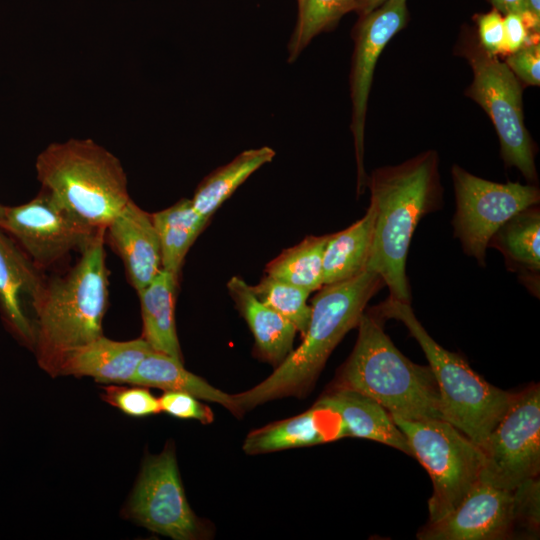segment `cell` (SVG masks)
<instances>
[{"instance_id":"obj_1","label":"cell","mask_w":540,"mask_h":540,"mask_svg":"<svg viewBox=\"0 0 540 540\" xmlns=\"http://www.w3.org/2000/svg\"><path fill=\"white\" fill-rule=\"evenodd\" d=\"M367 186L375 219L366 268L380 275L390 298L410 303L406 274L410 242L419 221L441 207L438 154L428 150L399 165L380 167L368 177Z\"/></svg>"},{"instance_id":"obj_2","label":"cell","mask_w":540,"mask_h":540,"mask_svg":"<svg viewBox=\"0 0 540 540\" xmlns=\"http://www.w3.org/2000/svg\"><path fill=\"white\" fill-rule=\"evenodd\" d=\"M105 229L65 274L46 278L34 304V345L39 366L56 377L64 359L76 348L103 335L109 277Z\"/></svg>"},{"instance_id":"obj_3","label":"cell","mask_w":540,"mask_h":540,"mask_svg":"<svg viewBox=\"0 0 540 540\" xmlns=\"http://www.w3.org/2000/svg\"><path fill=\"white\" fill-rule=\"evenodd\" d=\"M378 273L366 268L345 281L323 285L313 297L311 317L301 344L265 380L233 395L240 411L310 389L329 355L365 311L368 301L384 286Z\"/></svg>"},{"instance_id":"obj_4","label":"cell","mask_w":540,"mask_h":540,"mask_svg":"<svg viewBox=\"0 0 540 540\" xmlns=\"http://www.w3.org/2000/svg\"><path fill=\"white\" fill-rule=\"evenodd\" d=\"M384 319L364 311L358 337L335 388L364 394L392 416L410 420L444 419L439 389L429 366L415 364L393 344Z\"/></svg>"},{"instance_id":"obj_5","label":"cell","mask_w":540,"mask_h":540,"mask_svg":"<svg viewBox=\"0 0 540 540\" xmlns=\"http://www.w3.org/2000/svg\"><path fill=\"white\" fill-rule=\"evenodd\" d=\"M35 169L42 189L97 229H105L131 199L120 160L92 139L49 144Z\"/></svg>"},{"instance_id":"obj_6","label":"cell","mask_w":540,"mask_h":540,"mask_svg":"<svg viewBox=\"0 0 540 540\" xmlns=\"http://www.w3.org/2000/svg\"><path fill=\"white\" fill-rule=\"evenodd\" d=\"M371 309L384 320L396 319L406 326L429 362L439 389L444 420L482 448L514 393L488 383L464 358L440 346L416 318L410 303L388 297Z\"/></svg>"},{"instance_id":"obj_7","label":"cell","mask_w":540,"mask_h":540,"mask_svg":"<svg viewBox=\"0 0 540 540\" xmlns=\"http://www.w3.org/2000/svg\"><path fill=\"white\" fill-rule=\"evenodd\" d=\"M392 416V415H391ZM414 456L430 475L429 522L450 513L480 480L484 453L480 446L444 419L410 420L392 416Z\"/></svg>"},{"instance_id":"obj_8","label":"cell","mask_w":540,"mask_h":540,"mask_svg":"<svg viewBox=\"0 0 540 540\" xmlns=\"http://www.w3.org/2000/svg\"><path fill=\"white\" fill-rule=\"evenodd\" d=\"M473 80L465 95L490 117L498 134L501 156L527 181H537L535 145L524 125L522 88L505 62L481 47L468 54Z\"/></svg>"},{"instance_id":"obj_9","label":"cell","mask_w":540,"mask_h":540,"mask_svg":"<svg viewBox=\"0 0 540 540\" xmlns=\"http://www.w3.org/2000/svg\"><path fill=\"white\" fill-rule=\"evenodd\" d=\"M451 174L456 202L454 235L465 254L484 266L493 235L511 217L539 204V188L518 182L489 181L457 164L453 165Z\"/></svg>"},{"instance_id":"obj_10","label":"cell","mask_w":540,"mask_h":540,"mask_svg":"<svg viewBox=\"0 0 540 540\" xmlns=\"http://www.w3.org/2000/svg\"><path fill=\"white\" fill-rule=\"evenodd\" d=\"M0 227L43 271L74 251H84L103 229H97L42 189L29 202L5 206Z\"/></svg>"},{"instance_id":"obj_11","label":"cell","mask_w":540,"mask_h":540,"mask_svg":"<svg viewBox=\"0 0 540 540\" xmlns=\"http://www.w3.org/2000/svg\"><path fill=\"white\" fill-rule=\"evenodd\" d=\"M481 479L507 490L540 471V389L531 385L514 396L481 448Z\"/></svg>"},{"instance_id":"obj_12","label":"cell","mask_w":540,"mask_h":540,"mask_svg":"<svg viewBox=\"0 0 540 540\" xmlns=\"http://www.w3.org/2000/svg\"><path fill=\"white\" fill-rule=\"evenodd\" d=\"M124 514L172 539L193 540L205 536V527L186 499L172 447L145 459Z\"/></svg>"},{"instance_id":"obj_13","label":"cell","mask_w":540,"mask_h":540,"mask_svg":"<svg viewBox=\"0 0 540 540\" xmlns=\"http://www.w3.org/2000/svg\"><path fill=\"white\" fill-rule=\"evenodd\" d=\"M407 0H387L370 13L359 17L354 27V52L350 73L352 115L350 129L357 165V195L363 193L368 176L364 169V134L368 99L378 58L407 24Z\"/></svg>"},{"instance_id":"obj_14","label":"cell","mask_w":540,"mask_h":540,"mask_svg":"<svg viewBox=\"0 0 540 540\" xmlns=\"http://www.w3.org/2000/svg\"><path fill=\"white\" fill-rule=\"evenodd\" d=\"M522 526L515 490L497 487L483 479L441 519L429 522L417 538L421 540H495Z\"/></svg>"},{"instance_id":"obj_15","label":"cell","mask_w":540,"mask_h":540,"mask_svg":"<svg viewBox=\"0 0 540 540\" xmlns=\"http://www.w3.org/2000/svg\"><path fill=\"white\" fill-rule=\"evenodd\" d=\"M45 280L42 271L0 227V313L8 331L31 350L34 304Z\"/></svg>"},{"instance_id":"obj_16","label":"cell","mask_w":540,"mask_h":540,"mask_svg":"<svg viewBox=\"0 0 540 540\" xmlns=\"http://www.w3.org/2000/svg\"><path fill=\"white\" fill-rule=\"evenodd\" d=\"M105 240L120 257L136 292L161 271L160 242L151 214L132 199L105 228Z\"/></svg>"},{"instance_id":"obj_17","label":"cell","mask_w":540,"mask_h":540,"mask_svg":"<svg viewBox=\"0 0 540 540\" xmlns=\"http://www.w3.org/2000/svg\"><path fill=\"white\" fill-rule=\"evenodd\" d=\"M152 350L142 337L115 341L101 335L69 353L58 376H88L107 384L130 383L138 365Z\"/></svg>"},{"instance_id":"obj_18","label":"cell","mask_w":540,"mask_h":540,"mask_svg":"<svg viewBox=\"0 0 540 540\" xmlns=\"http://www.w3.org/2000/svg\"><path fill=\"white\" fill-rule=\"evenodd\" d=\"M343 437H347V433L339 415L314 404L300 415L251 432L243 449L248 454H260L312 446Z\"/></svg>"},{"instance_id":"obj_19","label":"cell","mask_w":540,"mask_h":540,"mask_svg":"<svg viewBox=\"0 0 540 540\" xmlns=\"http://www.w3.org/2000/svg\"><path fill=\"white\" fill-rule=\"evenodd\" d=\"M315 404L339 415L347 437L380 442L412 456L407 439L391 414L372 398L354 390L335 388Z\"/></svg>"},{"instance_id":"obj_20","label":"cell","mask_w":540,"mask_h":540,"mask_svg":"<svg viewBox=\"0 0 540 540\" xmlns=\"http://www.w3.org/2000/svg\"><path fill=\"white\" fill-rule=\"evenodd\" d=\"M227 288L244 316L261 354L272 363H281L293 350L297 332L294 325L260 301L251 286L241 277H232Z\"/></svg>"},{"instance_id":"obj_21","label":"cell","mask_w":540,"mask_h":540,"mask_svg":"<svg viewBox=\"0 0 540 540\" xmlns=\"http://www.w3.org/2000/svg\"><path fill=\"white\" fill-rule=\"evenodd\" d=\"M177 280L173 273L161 269L137 293L143 322L142 338L154 351L183 361L175 324Z\"/></svg>"},{"instance_id":"obj_22","label":"cell","mask_w":540,"mask_h":540,"mask_svg":"<svg viewBox=\"0 0 540 540\" xmlns=\"http://www.w3.org/2000/svg\"><path fill=\"white\" fill-rule=\"evenodd\" d=\"M129 384L184 392L202 400L218 403L239 415L233 395H229L189 372L183 361L168 354L150 351L140 362Z\"/></svg>"},{"instance_id":"obj_23","label":"cell","mask_w":540,"mask_h":540,"mask_svg":"<svg viewBox=\"0 0 540 540\" xmlns=\"http://www.w3.org/2000/svg\"><path fill=\"white\" fill-rule=\"evenodd\" d=\"M540 211L531 206L505 222L493 235L489 247L498 249L507 267L521 274L535 291L540 271Z\"/></svg>"},{"instance_id":"obj_24","label":"cell","mask_w":540,"mask_h":540,"mask_svg":"<svg viewBox=\"0 0 540 540\" xmlns=\"http://www.w3.org/2000/svg\"><path fill=\"white\" fill-rule=\"evenodd\" d=\"M375 211L370 203L364 216L330 234L323 254V285L350 279L367 267L374 234Z\"/></svg>"},{"instance_id":"obj_25","label":"cell","mask_w":540,"mask_h":540,"mask_svg":"<svg viewBox=\"0 0 540 540\" xmlns=\"http://www.w3.org/2000/svg\"><path fill=\"white\" fill-rule=\"evenodd\" d=\"M151 217L160 242L162 269L178 277L186 254L209 219L199 214L188 198Z\"/></svg>"},{"instance_id":"obj_26","label":"cell","mask_w":540,"mask_h":540,"mask_svg":"<svg viewBox=\"0 0 540 540\" xmlns=\"http://www.w3.org/2000/svg\"><path fill=\"white\" fill-rule=\"evenodd\" d=\"M275 154L268 146L248 149L211 172L199 183L191 198L195 210L209 219L251 174L271 162Z\"/></svg>"},{"instance_id":"obj_27","label":"cell","mask_w":540,"mask_h":540,"mask_svg":"<svg viewBox=\"0 0 540 540\" xmlns=\"http://www.w3.org/2000/svg\"><path fill=\"white\" fill-rule=\"evenodd\" d=\"M330 234L308 236L270 261L266 275L310 292L323 286V254Z\"/></svg>"},{"instance_id":"obj_28","label":"cell","mask_w":540,"mask_h":540,"mask_svg":"<svg viewBox=\"0 0 540 540\" xmlns=\"http://www.w3.org/2000/svg\"><path fill=\"white\" fill-rule=\"evenodd\" d=\"M298 16L288 42V62H294L318 34L333 28L357 0H297Z\"/></svg>"},{"instance_id":"obj_29","label":"cell","mask_w":540,"mask_h":540,"mask_svg":"<svg viewBox=\"0 0 540 540\" xmlns=\"http://www.w3.org/2000/svg\"><path fill=\"white\" fill-rule=\"evenodd\" d=\"M256 297L290 321L302 336L311 317L310 291L266 275L251 286Z\"/></svg>"},{"instance_id":"obj_30","label":"cell","mask_w":540,"mask_h":540,"mask_svg":"<svg viewBox=\"0 0 540 540\" xmlns=\"http://www.w3.org/2000/svg\"><path fill=\"white\" fill-rule=\"evenodd\" d=\"M101 398L132 417H146L161 412L159 399L144 386L106 385Z\"/></svg>"},{"instance_id":"obj_31","label":"cell","mask_w":540,"mask_h":540,"mask_svg":"<svg viewBox=\"0 0 540 540\" xmlns=\"http://www.w3.org/2000/svg\"><path fill=\"white\" fill-rule=\"evenodd\" d=\"M159 399L161 411L181 419H192L203 424L214 419L212 411L198 398L184 392L165 391Z\"/></svg>"},{"instance_id":"obj_32","label":"cell","mask_w":540,"mask_h":540,"mask_svg":"<svg viewBox=\"0 0 540 540\" xmlns=\"http://www.w3.org/2000/svg\"><path fill=\"white\" fill-rule=\"evenodd\" d=\"M480 47L488 54L506 53L504 21L496 9L476 16Z\"/></svg>"},{"instance_id":"obj_33","label":"cell","mask_w":540,"mask_h":540,"mask_svg":"<svg viewBox=\"0 0 540 540\" xmlns=\"http://www.w3.org/2000/svg\"><path fill=\"white\" fill-rule=\"evenodd\" d=\"M514 75L528 85L540 83V45L532 42L509 54L505 61Z\"/></svg>"},{"instance_id":"obj_34","label":"cell","mask_w":540,"mask_h":540,"mask_svg":"<svg viewBox=\"0 0 540 540\" xmlns=\"http://www.w3.org/2000/svg\"><path fill=\"white\" fill-rule=\"evenodd\" d=\"M505 45L508 53H512L523 46L532 43L530 41V30L527 27L522 15L508 13L503 16Z\"/></svg>"},{"instance_id":"obj_35","label":"cell","mask_w":540,"mask_h":540,"mask_svg":"<svg viewBox=\"0 0 540 540\" xmlns=\"http://www.w3.org/2000/svg\"><path fill=\"white\" fill-rule=\"evenodd\" d=\"M494 9L505 15L517 13L523 15L527 13L526 0H490Z\"/></svg>"},{"instance_id":"obj_36","label":"cell","mask_w":540,"mask_h":540,"mask_svg":"<svg viewBox=\"0 0 540 540\" xmlns=\"http://www.w3.org/2000/svg\"><path fill=\"white\" fill-rule=\"evenodd\" d=\"M385 1L387 0H357L353 11L357 13L359 17H361L370 13Z\"/></svg>"},{"instance_id":"obj_37","label":"cell","mask_w":540,"mask_h":540,"mask_svg":"<svg viewBox=\"0 0 540 540\" xmlns=\"http://www.w3.org/2000/svg\"><path fill=\"white\" fill-rule=\"evenodd\" d=\"M527 11L540 21V0H526Z\"/></svg>"},{"instance_id":"obj_38","label":"cell","mask_w":540,"mask_h":540,"mask_svg":"<svg viewBox=\"0 0 540 540\" xmlns=\"http://www.w3.org/2000/svg\"><path fill=\"white\" fill-rule=\"evenodd\" d=\"M4 209H5V206H3L2 204H0V221H1L2 218H3Z\"/></svg>"}]
</instances>
